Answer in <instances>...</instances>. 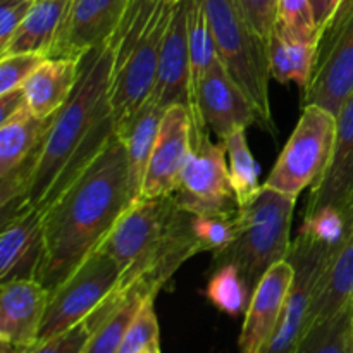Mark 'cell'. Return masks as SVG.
<instances>
[{"instance_id": "obj_1", "label": "cell", "mask_w": 353, "mask_h": 353, "mask_svg": "<svg viewBox=\"0 0 353 353\" xmlns=\"http://www.w3.org/2000/svg\"><path fill=\"white\" fill-rule=\"evenodd\" d=\"M131 202L126 148L116 133L92 164L41 210L43 254L37 281L48 292L59 288L99 250Z\"/></svg>"}, {"instance_id": "obj_2", "label": "cell", "mask_w": 353, "mask_h": 353, "mask_svg": "<svg viewBox=\"0 0 353 353\" xmlns=\"http://www.w3.org/2000/svg\"><path fill=\"white\" fill-rule=\"evenodd\" d=\"M109 45L90 50L81 59L74 92L54 116L26 192L16 207L43 210L68 188L116 134L109 99ZM6 210V212H9ZM3 212V214H6Z\"/></svg>"}, {"instance_id": "obj_3", "label": "cell", "mask_w": 353, "mask_h": 353, "mask_svg": "<svg viewBox=\"0 0 353 353\" xmlns=\"http://www.w3.org/2000/svg\"><path fill=\"white\" fill-rule=\"evenodd\" d=\"M100 250L121 268L117 292L140 286L155 296L188 259L200 254L192 214L179 209L172 196L131 202Z\"/></svg>"}, {"instance_id": "obj_4", "label": "cell", "mask_w": 353, "mask_h": 353, "mask_svg": "<svg viewBox=\"0 0 353 353\" xmlns=\"http://www.w3.org/2000/svg\"><path fill=\"white\" fill-rule=\"evenodd\" d=\"M172 9L174 3L164 0H130L119 26L107 41L109 99L117 134L128 130L150 100Z\"/></svg>"}, {"instance_id": "obj_5", "label": "cell", "mask_w": 353, "mask_h": 353, "mask_svg": "<svg viewBox=\"0 0 353 353\" xmlns=\"http://www.w3.org/2000/svg\"><path fill=\"white\" fill-rule=\"evenodd\" d=\"M296 196L262 185L261 192L238 212V233L230 248L214 257V268L231 262L254 293L265 272L286 261L292 250V221Z\"/></svg>"}, {"instance_id": "obj_6", "label": "cell", "mask_w": 353, "mask_h": 353, "mask_svg": "<svg viewBox=\"0 0 353 353\" xmlns=\"http://www.w3.org/2000/svg\"><path fill=\"white\" fill-rule=\"evenodd\" d=\"M209 17L217 54L240 86L257 114V124L268 133H276L269 99V41H265L250 23L234 0H200Z\"/></svg>"}, {"instance_id": "obj_7", "label": "cell", "mask_w": 353, "mask_h": 353, "mask_svg": "<svg viewBox=\"0 0 353 353\" xmlns=\"http://www.w3.org/2000/svg\"><path fill=\"white\" fill-rule=\"evenodd\" d=\"M336 140V116L319 105H303L299 124L276 161L268 188L296 196L312 188L326 171Z\"/></svg>"}, {"instance_id": "obj_8", "label": "cell", "mask_w": 353, "mask_h": 353, "mask_svg": "<svg viewBox=\"0 0 353 353\" xmlns=\"http://www.w3.org/2000/svg\"><path fill=\"white\" fill-rule=\"evenodd\" d=\"M207 126H193L192 148L181 171L174 199L179 209L196 216L238 214L236 193L228 168L226 145L212 141Z\"/></svg>"}, {"instance_id": "obj_9", "label": "cell", "mask_w": 353, "mask_h": 353, "mask_svg": "<svg viewBox=\"0 0 353 353\" xmlns=\"http://www.w3.org/2000/svg\"><path fill=\"white\" fill-rule=\"evenodd\" d=\"M353 93V0L340 7L321 31L312 78L303 90L302 105H319L338 116Z\"/></svg>"}, {"instance_id": "obj_10", "label": "cell", "mask_w": 353, "mask_h": 353, "mask_svg": "<svg viewBox=\"0 0 353 353\" xmlns=\"http://www.w3.org/2000/svg\"><path fill=\"white\" fill-rule=\"evenodd\" d=\"M119 278L117 262L100 248L93 252L59 288L50 292L38 343L85 321L116 290Z\"/></svg>"}, {"instance_id": "obj_11", "label": "cell", "mask_w": 353, "mask_h": 353, "mask_svg": "<svg viewBox=\"0 0 353 353\" xmlns=\"http://www.w3.org/2000/svg\"><path fill=\"white\" fill-rule=\"evenodd\" d=\"M336 250L299 231L292 243L288 261L295 268L292 290L272 336L261 353H295L305 333L307 316L319 276L327 259Z\"/></svg>"}, {"instance_id": "obj_12", "label": "cell", "mask_w": 353, "mask_h": 353, "mask_svg": "<svg viewBox=\"0 0 353 353\" xmlns=\"http://www.w3.org/2000/svg\"><path fill=\"white\" fill-rule=\"evenodd\" d=\"M52 121L54 117L38 119L24 107L0 123V205L3 212L23 199Z\"/></svg>"}, {"instance_id": "obj_13", "label": "cell", "mask_w": 353, "mask_h": 353, "mask_svg": "<svg viewBox=\"0 0 353 353\" xmlns=\"http://www.w3.org/2000/svg\"><path fill=\"white\" fill-rule=\"evenodd\" d=\"M192 114L186 107L171 105L165 110L140 199H164L174 195L192 148Z\"/></svg>"}, {"instance_id": "obj_14", "label": "cell", "mask_w": 353, "mask_h": 353, "mask_svg": "<svg viewBox=\"0 0 353 353\" xmlns=\"http://www.w3.org/2000/svg\"><path fill=\"white\" fill-rule=\"evenodd\" d=\"M130 0H71L68 19L48 59L81 61L90 50L105 45L119 26Z\"/></svg>"}, {"instance_id": "obj_15", "label": "cell", "mask_w": 353, "mask_h": 353, "mask_svg": "<svg viewBox=\"0 0 353 353\" xmlns=\"http://www.w3.org/2000/svg\"><path fill=\"white\" fill-rule=\"evenodd\" d=\"M192 123L193 126H207L219 140H226L240 128L257 123L254 107L233 81L219 57L200 86Z\"/></svg>"}, {"instance_id": "obj_16", "label": "cell", "mask_w": 353, "mask_h": 353, "mask_svg": "<svg viewBox=\"0 0 353 353\" xmlns=\"http://www.w3.org/2000/svg\"><path fill=\"white\" fill-rule=\"evenodd\" d=\"M152 102L168 110L183 105L190 110V52H188V0L174 3L159 57L157 79Z\"/></svg>"}, {"instance_id": "obj_17", "label": "cell", "mask_w": 353, "mask_h": 353, "mask_svg": "<svg viewBox=\"0 0 353 353\" xmlns=\"http://www.w3.org/2000/svg\"><path fill=\"white\" fill-rule=\"evenodd\" d=\"M293 278L295 268L286 259L272 265L255 286L238 340L241 353H261L268 345L285 309Z\"/></svg>"}, {"instance_id": "obj_18", "label": "cell", "mask_w": 353, "mask_h": 353, "mask_svg": "<svg viewBox=\"0 0 353 353\" xmlns=\"http://www.w3.org/2000/svg\"><path fill=\"white\" fill-rule=\"evenodd\" d=\"M0 285V340L33 348L40 340L50 292L37 279H14Z\"/></svg>"}, {"instance_id": "obj_19", "label": "cell", "mask_w": 353, "mask_h": 353, "mask_svg": "<svg viewBox=\"0 0 353 353\" xmlns=\"http://www.w3.org/2000/svg\"><path fill=\"white\" fill-rule=\"evenodd\" d=\"M43 254L41 212L19 207L3 216L0 233V283L37 279Z\"/></svg>"}, {"instance_id": "obj_20", "label": "cell", "mask_w": 353, "mask_h": 353, "mask_svg": "<svg viewBox=\"0 0 353 353\" xmlns=\"http://www.w3.org/2000/svg\"><path fill=\"white\" fill-rule=\"evenodd\" d=\"M333 207L347 214L353 207V93L336 116L333 155L319 181L312 186L307 212Z\"/></svg>"}, {"instance_id": "obj_21", "label": "cell", "mask_w": 353, "mask_h": 353, "mask_svg": "<svg viewBox=\"0 0 353 353\" xmlns=\"http://www.w3.org/2000/svg\"><path fill=\"white\" fill-rule=\"evenodd\" d=\"M348 231L343 243L331 254L314 290L305 324V336L314 327L330 323L353 303V207L347 214Z\"/></svg>"}, {"instance_id": "obj_22", "label": "cell", "mask_w": 353, "mask_h": 353, "mask_svg": "<svg viewBox=\"0 0 353 353\" xmlns=\"http://www.w3.org/2000/svg\"><path fill=\"white\" fill-rule=\"evenodd\" d=\"M81 61L47 59L23 85L26 107L38 119H50L74 92Z\"/></svg>"}, {"instance_id": "obj_23", "label": "cell", "mask_w": 353, "mask_h": 353, "mask_svg": "<svg viewBox=\"0 0 353 353\" xmlns=\"http://www.w3.org/2000/svg\"><path fill=\"white\" fill-rule=\"evenodd\" d=\"M71 0H34L33 7L28 12L6 48L0 54H41L48 59L52 47L68 19Z\"/></svg>"}, {"instance_id": "obj_24", "label": "cell", "mask_w": 353, "mask_h": 353, "mask_svg": "<svg viewBox=\"0 0 353 353\" xmlns=\"http://www.w3.org/2000/svg\"><path fill=\"white\" fill-rule=\"evenodd\" d=\"M164 112V109H161L152 100H148L143 109L134 117L133 123L128 126V130L119 134L124 148H126L130 192L133 200L140 199L148 162H150L152 152H154L155 141H157L159 128H161Z\"/></svg>"}, {"instance_id": "obj_25", "label": "cell", "mask_w": 353, "mask_h": 353, "mask_svg": "<svg viewBox=\"0 0 353 353\" xmlns=\"http://www.w3.org/2000/svg\"><path fill=\"white\" fill-rule=\"evenodd\" d=\"M188 52H190V114L192 119L196 110V95L210 71L214 62L217 61L216 38L210 28L209 17L200 0H188Z\"/></svg>"}, {"instance_id": "obj_26", "label": "cell", "mask_w": 353, "mask_h": 353, "mask_svg": "<svg viewBox=\"0 0 353 353\" xmlns=\"http://www.w3.org/2000/svg\"><path fill=\"white\" fill-rule=\"evenodd\" d=\"M223 141L226 145L228 168H230L231 183H233L234 193H236L238 205L243 207L262 188L259 185V164L248 147L247 128H240Z\"/></svg>"}, {"instance_id": "obj_27", "label": "cell", "mask_w": 353, "mask_h": 353, "mask_svg": "<svg viewBox=\"0 0 353 353\" xmlns=\"http://www.w3.org/2000/svg\"><path fill=\"white\" fill-rule=\"evenodd\" d=\"M205 295L221 312L228 316H240L247 312L252 299V292L243 276L231 262L214 268Z\"/></svg>"}, {"instance_id": "obj_28", "label": "cell", "mask_w": 353, "mask_h": 353, "mask_svg": "<svg viewBox=\"0 0 353 353\" xmlns=\"http://www.w3.org/2000/svg\"><path fill=\"white\" fill-rule=\"evenodd\" d=\"M274 30L292 41L317 45L321 30L310 0H278Z\"/></svg>"}, {"instance_id": "obj_29", "label": "cell", "mask_w": 353, "mask_h": 353, "mask_svg": "<svg viewBox=\"0 0 353 353\" xmlns=\"http://www.w3.org/2000/svg\"><path fill=\"white\" fill-rule=\"evenodd\" d=\"M353 303L330 323L305 334L295 353H353Z\"/></svg>"}, {"instance_id": "obj_30", "label": "cell", "mask_w": 353, "mask_h": 353, "mask_svg": "<svg viewBox=\"0 0 353 353\" xmlns=\"http://www.w3.org/2000/svg\"><path fill=\"white\" fill-rule=\"evenodd\" d=\"M192 230L200 254L210 252L216 257L230 248L236 238L238 214H192Z\"/></svg>"}, {"instance_id": "obj_31", "label": "cell", "mask_w": 353, "mask_h": 353, "mask_svg": "<svg viewBox=\"0 0 353 353\" xmlns=\"http://www.w3.org/2000/svg\"><path fill=\"white\" fill-rule=\"evenodd\" d=\"M155 296H147L131 321L117 353H143L159 340V323L154 307Z\"/></svg>"}, {"instance_id": "obj_32", "label": "cell", "mask_w": 353, "mask_h": 353, "mask_svg": "<svg viewBox=\"0 0 353 353\" xmlns=\"http://www.w3.org/2000/svg\"><path fill=\"white\" fill-rule=\"evenodd\" d=\"M45 61H47L45 55L31 54V52L2 55L0 59V95L23 88L26 79Z\"/></svg>"}, {"instance_id": "obj_33", "label": "cell", "mask_w": 353, "mask_h": 353, "mask_svg": "<svg viewBox=\"0 0 353 353\" xmlns=\"http://www.w3.org/2000/svg\"><path fill=\"white\" fill-rule=\"evenodd\" d=\"M95 327V319L88 316L68 331H62L57 336L37 343L28 353H83Z\"/></svg>"}, {"instance_id": "obj_34", "label": "cell", "mask_w": 353, "mask_h": 353, "mask_svg": "<svg viewBox=\"0 0 353 353\" xmlns=\"http://www.w3.org/2000/svg\"><path fill=\"white\" fill-rule=\"evenodd\" d=\"M250 26L269 41L276 23V3L278 0H234Z\"/></svg>"}, {"instance_id": "obj_35", "label": "cell", "mask_w": 353, "mask_h": 353, "mask_svg": "<svg viewBox=\"0 0 353 353\" xmlns=\"http://www.w3.org/2000/svg\"><path fill=\"white\" fill-rule=\"evenodd\" d=\"M34 0H0V50L26 19Z\"/></svg>"}, {"instance_id": "obj_36", "label": "cell", "mask_w": 353, "mask_h": 353, "mask_svg": "<svg viewBox=\"0 0 353 353\" xmlns=\"http://www.w3.org/2000/svg\"><path fill=\"white\" fill-rule=\"evenodd\" d=\"M24 107H26V100H24L23 88L12 90L9 93H2L0 95V123L12 117L14 114H17Z\"/></svg>"}, {"instance_id": "obj_37", "label": "cell", "mask_w": 353, "mask_h": 353, "mask_svg": "<svg viewBox=\"0 0 353 353\" xmlns=\"http://www.w3.org/2000/svg\"><path fill=\"white\" fill-rule=\"evenodd\" d=\"M310 3H312V10L314 16H316L317 26L323 31V28L326 26L327 21L333 17V14L336 12V9L340 7L341 0H310Z\"/></svg>"}, {"instance_id": "obj_38", "label": "cell", "mask_w": 353, "mask_h": 353, "mask_svg": "<svg viewBox=\"0 0 353 353\" xmlns=\"http://www.w3.org/2000/svg\"><path fill=\"white\" fill-rule=\"evenodd\" d=\"M30 348H21L16 347V345L9 343V341H3L0 340V353H28Z\"/></svg>"}, {"instance_id": "obj_39", "label": "cell", "mask_w": 353, "mask_h": 353, "mask_svg": "<svg viewBox=\"0 0 353 353\" xmlns=\"http://www.w3.org/2000/svg\"><path fill=\"white\" fill-rule=\"evenodd\" d=\"M148 353H162L161 352V341H157V343L152 345V347L148 348Z\"/></svg>"}, {"instance_id": "obj_40", "label": "cell", "mask_w": 353, "mask_h": 353, "mask_svg": "<svg viewBox=\"0 0 353 353\" xmlns=\"http://www.w3.org/2000/svg\"><path fill=\"white\" fill-rule=\"evenodd\" d=\"M164 2H172V3H176V2H181V0H164Z\"/></svg>"}, {"instance_id": "obj_41", "label": "cell", "mask_w": 353, "mask_h": 353, "mask_svg": "<svg viewBox=\"0 0 353 353\" xmlns=\"http://www.w3.org/2000/svg\"><path fill=\"white\" fill-rule=\"evenodd\" d=\"M352 333H353V312H352Z\"/></svg>"}, {"instance_id": "obj_42", "label": "cell", "mask_w": 353, "mask_h": 353, "mask_svg": "<svg viewBox=\"0 0 353 353\" xmlns=\"http://www.w3.org/2000/svg\"><path fill=\"white\" fill-rule=\"evenodd\" d=\"M143 353H148V350H147V352H143Z\"/></svg>"}]
</instances>
